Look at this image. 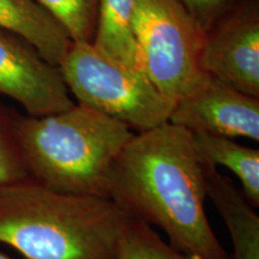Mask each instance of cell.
Listing matches in <instances>:
<instances>
[{
	"label": "cell",
	"mask_w": 259,
	"mask_h": 259,
	"mask_svg": "<svg viewBox=\"0 0 259 259\" xmlns=\"http://www.w3.org/2000/svg\"><path fill=\"white\" fill-rule=\"evenodd\" d=\"M108 198L187 258L229 259L206 215L205 162L189 130L168 121L134 135L109 170Z\"/></svg>",
	"instance_id": "obj_1"
},
{
	"label": "cell",
	"mask_w": 259,
	"mask_h": 259,
	"mask_svg": "<svg viewBox=\"0 0 259 259\" xmlns=\"http://www.w3.org/2000/svg\"><path fill=\"white\" fill-rule=\"evenodd\" d=\"M126 218L109 198L54 192L30 179L0 186V242L24 259H116Z\"/></svg>",
	"instance_id": "obj_2"
},
{
	"label": "cell",
	"mask_w": 259,
	"mask_h": 259,
	"mask_svg": "<svg viewBox=\"0 0 259 259\" xmlns=\"http://www.w3.org/2000/svg\"><path fill=\"white\" fill-rule=\"evenodd\" d=\"M15 135L28 178L54 192L108 198V174L134 132L78 103L44 116L16 114Z\"/></svg>",
	"instance_id": "obj_3"
},
{
	"label": "cell",
	"mask_w": 259,
	"mask_h": 259,
	"mask_svg": "<svg viewBox=\"0 0 259 259\" xmlns=\"http://www.w3.org/2000/svg\"><path fill=\"white\" fill-rule=\"evenodd\" d=\"M58 67L78 103L138 134L168 122L176 106L143 72L106 57L92 42H72Z\"/></svg>",
	"instance_id": "obj_4"
},
{
	"label": "cell",
	"mask_w": 259,
	"mask_h": 259,
	"mask_svg": "<svg viewBox=\"0 0 259 259\" xmlns=\"http://www.w3.org/2000/svg\"><path fill=\"white\" fill-rule=\"evenodd\" d=\"M134 30L145 74L168 99L177 103L208 80L205 29L180 0H136Z\"/></svg>",
	"instance_id": "obj_5"
},
{
	"label": "cell",
	"mask_w": 259,
	"mask_h": 259,
	"mask_svg": "<svg viewBox=\"0 0 259 259\" xmlns=\"http://www.w3.org/2000/svg\"><path fill=\"white\" fill-rule=\"evenodd\" d=\"M0 94L15 100L31 116L73 106L59 67L44 59L24 38L4 29H0Z\"/></svg>",
	"instance_id": "obj_6"
},
{
	"label": "cell",
	"mask_w": 259,
	"mask_h": 259,
	"mask_svg": "<svg viewBox=\"0 0 259 259\" xmlns=\"http://www.w3.org/2000/svg\"><path fill=\"white\" fill-rule=\"evenodd\" d=\"M171 124L192 134L259 141V100L209 76L202 88L176 103Z\"/></svg>",
	"instance_id": "obj_7"
},
{
	"label": "cell",
	"mask_w": 259,
	"mask_h": 259,
	"mask_svg": "<svg viewBox=\"0 0 259 259\" xmlns=\"http://www.w3.org/2000/svg\"><path fill=\"white\" fill-rule=\"evenodd\" d=\"M202 69L208 76L247 95L259 97V24L257 18L234 17L206 36Z\"/></svg>",
	"instance_id": "obj_8"
},
{
	"label": "cell",
	"mask_w": 259,
	"mask_h": 259,
	"mask_svg": "<svg viewBox=\"0 0 259 259\" xmlns=\"http://www.w3.org/2000/svg\"><path fill=\"white\" fill-rule=\"evenodd\" d=\"M206 197L228 229L229 259H259V216L241 190L228 176L205 162Z\"/></svg>",
	"instance_id": "obj_9"
},
{
	"label": "cell",
	"mask_w": 259,
	"mask_h": 259,
	"mask_svg": "<svg viewBox=\"0 0 259 259\" xmlns=\"http://www.w3.org/2000/svg\"><path fill=\"white\" fill-rule=\"evenodd\" d=\"M0 29L24 38L56 66L72 44L63 25L38 0H0Z\"/></svg>",
	"instance_id": "obj_10"
},
{
	"label": "cell",
	"mask_w": 259,
	"mask_h": 259,
	"mask_svg": "<svg viewBox=\"0 0 259 259\" xmlns=\"http://www.w3.org/2000/svg\"><path fill=\"white\" fill-rule=\"evenodd\" d=\"M135 3L136 0H99L92 44L106 57L145 74L134 30Z\"/></svg>",
	"instance_id": "obj_11"
},
{
	"label": "cell",
	"mask_w": 259,
	"mask_h": 259,
	"mask_svg": "<svg viewBox=\"0 0 259 259\" xmlns=\"http://www.w3.org/2000/svg\"><path fill=\"white\" fill-rule=\"evenodd\" d=\"M193 144L204 162L212 167H225L241 184L248 203L259 206V150L235 143L231 138L206 134H192Z\"/></svg>",
	"instance_id": "obj_12"
},
{
	"label": "cell",
	"mask_w": 259,
	"mask_h": 259,
	"mask_svg": "<svg viewBox=\"0 0 259 259\" xmlns=\"http://www.w3.org/2000/svg\"><path fill=\"white\" fill-rule=\"evenodd\" d=\"M116 259H190L162 240L153 227L127 216L119 240Z\"/></svg>",
	"instance_id": "obj_13"
},
{
	"label": "cell",
	"mask_w": 259,
	"mask_h": 259,
	"mask_svg": "<svg viewBox=\"0 0 259 259\" xmlns=\"http://www.w3.org/2000/svg\"><path fill=\"white\" fill-rule=\"evenodd\" d=\"M63 25L72 42H92L99 0H38Z\"/></svg>",
	"instance_id": "obj_14"
},
{
	"label": "cell",
	"mask_w": 259,
	"mask_h": 259,
	"mask_svg": "<svg viewBox=\"0 0 259 259\" xmlns=\"http://www.w3.org/2000/svg\"><path fill=\"white\" fill-rule=\"evenodd\" d=\"M16 114L0 106V186L29 179L15 135Z\"/></svg>",
	"instance_id": "obj_15"
},
{
	"label": "cell",
	"mask_w": 259,
	"mask_h": 259,
	"mask_svg": "<svg viewBox=\"0 0 259 259\" xmlns=\"http://www.w3.org/2000/svg\"><path fill=\"white\" fill-rule=\"evenodd\" d=\"M197 21L206 29V24L211 21L216 12L221 9L225 0H180Z\"/></svg>",
	"instance_id": "obj_16"
},
{
	"label": "cell",
	"mask_w": 259,
	"mask_h": 259,
	"mask_svg": "<svg viewBox=\"0 0 259 259\" xmlns=\"http://www.w3.org/2000/svg\"><path fill=\"white\" fill-rule=\"evenodd\" d=\"M0 259H12V258L10 257L9 254H6L5 252H3L2 250H0Z\"/></svg>",
	"instance_id": "obj_17"
}]
</instances>
